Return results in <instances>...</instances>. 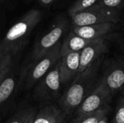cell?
Returning a JSON list of instances; mask_svg holds the SVG:
<instances>
[{
	"label": "cell",
	"mask_w": 124,
	"mask_h": 123,
	"mask_svg": "<svg viewBox=\"0 0 124 123\" xmlns=\"http://www.w3.org/2000/svg\"><path fill=\"white\" fill-rule=\"evenodd\" d=\"M104 56L97 60L91 67L79 73L62 93L57 104L62 112L69 117L74 114L86 96L97 86Z\"/></svg>",
	"instance_id": "obj_1"
},
{
	"label": "cell",
	"mask_w": 124,
	"mask_h": 123,
	"mask_svg": "<svg viewBox=\"0 0 124 123\" xmlns=\"http://www.w3.org/2000/svg\"><path fill=\"white\" fill-rule=\"evenodd\" d=\"M43 17L44 12L40 9L28 10L0 38V47L7 54L17 56L27 45L31 32L41 22Z\"/></svg>",
	"instance_id": "obj_2"
},
{
	"label": "cell",
	"mask_w": 124,
	"mask_h": 123,
	"mask_svg": "<svg viewBox=\"0 0 124 123\" xmlns=\"http://www.w3.org/2000/svg\"><path fill=\"white\" fill-rule=\"evenodd\" d=\"M70 29V21L68 14L57 15L49 28L36 40L31 52V62L39 59L61 42V39L67 35Z\"/></svg>",
	"instance_id": "obj_3"
},
{
	"label": "cell",
	"mask_w": 124,
	"mask_h": 123,
	"mask_svg": "<svg viewBox=\"0 0 124 123\" xmlns=\"http://www.w3.org/2000/svg\"><path fill=\"white\" fill-rule=\"evenodd\" d=\"M61 44L62 41L54 46L44 57L30 62L24 70H21L22 83H24L25 89L28 91L33 89L37 83L60 61L61 59Z\"/></svg>",
	"instance_id": "obj_4"
},
{
	"label": "cell",
	"mask_w": 124,
	"mask_h": 123,
	"mask_svg": "<svg viewBox=\"0 0 124 123\" xmlns=\"http://www.w3.org/2000/svg\"><path fill=\"white\" fill-rule=\"evenodd\" d=\"M59 62L33 87V98L39 104H57L62 95Z\"/></svg>",
	"instance_id": "obj_5"
},
{
	"label": "cell",
	"mask_w": 124,
	"mask_h": 123,
	"mask_svg": "<svg viewBox=\"0 0 124 123\" xmlns=\"http://www.w3.org/2000/svg\"><path fill=\"white\" fill-rule=\"evenodd\" d=\"M122 12L104 6L93 5L70 17L71 27H80L103 22L119 24Z\"/></svg>",
	"instance_id": "obj_6"
},
{
	"label": "cell",
	"mask_w": 124,
	"mask_h": 123,
	"mask_svg": "<svg viewBox=\"0 0 124 123\" xmlns=\"http://www.w3.org/2000/svg\"><path fill=\"white\" fill-rule=\"evenodd\" d=\"M113 94L104 80L100 78L97 86L74 112V116L91 114L109 107Z\"/></svg>",
	"instance_id": "obj_7"
},
{
	"label": "cell",
	"mask_w": 124,
	"mask_h": 123,
	"mask_svg": "<svg viewBox=\"0 0 124 123\" xmlns=\"http://www.w3.org/2000/svg\"><path fill=\"white\" fill-rule=\"evenodd\" d=\"M21 83V70L15 64L7 76L0 84V111L6 110L10 106L17 88Z\"/></svg>",
	"instance_id": "obj_8"
},
{
	"label": "cell",
	"mask_w": 124,
	"mask_h": 123,
	"mask_svg": "<svg viewBox=\"0 0 124 123\" xmlns=\"http://www.w3.org/2000/svg\"><path fill=\"white\" fill-rule=\"evenodd\" d=\"M107 38L108 37L94 40L81 51L79 73L91 67L108 51V42Z\"/></svg>",
	"instance_id": "obj_9"
},
{
	"label": "cell",
	"mask_w": 124,
	"mask_h": 123,
	"mask_svg": "<svg viewBox=\"0 0 124 123\" xmlns=\"http://www.w3.org/2000/svg\"><path fill=\"white\" fill-rule=\"evenodd\" d=\"M68 117L57 104H40L28 123H68Z\"/></svg>",
	"instance_id": "obj_10"
},
{
	"label": "cell",
	"mask_w": 124,
	"mask_h": 123,
	"mask_svg": "<svg viewBox=\"0 0 124 123\" xmlns=\"http://www.w3.org/2000/svg\"><path fill=\"white\" fill-rule=\"evenodd\" d=\"M118 25L113 22H103L80 27L70 26V30L84 39L93 41L108 37L117 28Z\"/></svg>",
	"instance_id": "obj_11"
},
{
	"label": "cell",
	"mask_w": 124,
	"mask_h": 123,
	"mask_svg": "<svg viewBox=\"0 0 124 123\" xmlns=\"http://www.w3.org/2000/svg\"><path fill=\"white\" fill-rule=\"evenodd\" d=\"M113 96L124 87V59H118L110 64L101 77Z\"/></svg>",
	"instance_id": "obj_12"
},
{
	"label": "cell",
	"mask_w": 124,
	"mask_h": 123,
	"mask_svg": "<svg viewBox=\"0 0 124 123\" xmlns=\"http://www.w3.org/2000/svg\"><path fill=\"white\" fill-rule=\"evenodd\" d=\"M80 52H74L61 57L59 61L60 81L62 86L70 84L79 73Z\"/></svg>",
	"instance_id": "obj_13"
},
{
	"label": "cell",
	"mask_w": 124,
	"mask_h": 123,
	"mask_svg": "<svg viewBox=\"0 0 124 123\" xmlns=\"http://www.w3.org/2000/svg\"><path fill=\"white\" fill-rule=\"evenodd\" d=\"M93 41L84 39L76 35L70 29L62 41L60 47V56L62 57L70 53L79 52Z\"/></svg>",
	"instance_id": "obj_14"
},
{
	"label": "cell",
	"mask_w": 124,
	"mask_h": 123,
	"mask_svg": "<svg viewBox=\"0 0 124 123\" xmlns=\"http://www.w3.org/2000/svg\"><path fill=\"white\" fill-rule=\"evenodd\" d=\"M38 107L22 102L14 114L5 123H28L33 116L36 113Z\"/></svg>",
	"instance_id": "obj_15"
},
{
	"label": "cell",
	"mask_w": 124,
	"mask_h": 123,
	"mask_svg": "<svg viewBox=\"0 0 124 123\" xmlns=\"http://www.w3.org/2000/svg\"><path fill=\"white\" fill-rule=\"evenodd\" d=\"M110 111L109 107L95 112L74 116V117L68 123H98V122L105 116L108 115Z\"/></svg>",
	"instance_id": "obj_16"
},
{
	"label": "cell",
	"mask_w": 124,
	"mask_h": 123,
	"mask_svg": "<svg viewBox=\"0 0 124 123\" xmlns=\"http://www.w3.org/2000/svg\"><path fill=\"white\" fill-rule=\"evenodd\" d=\"M99 0H75L67 10V14L70 17L74 14L84 11L94 5Z\"/></svg>",
	"instance_id": "obj_17"
},
{
	"label": "cell",
	"mask_w": 124,
	"mask_h": 123,
	"mask_svg": "<svg viewBox=\"0 0 124 123\" xmlns=\"http://www.w3.org/2000/svg\"><path fill=\"white\" fill-rule=\"evenodd\" d=\"M12 54H7L0 60V84L7 76L15 64V57Z\"/></svg>",
	"instance_id": "obj_18"
},
{
	"label": "cell",
	"mask_w": 124,
	"mask_h": 123,
	"mask_svg": "<svg viewBox=\"0 0 124 123\" xmlns=\"http://www.w3.org/2000/svg\"><path fill=\"white\" fill-rule=\"evenodd\" d=\"M112 123H124V97L121 96L117 104Z\"/></svg>",
	"instance_id": "obj_19"
},
{
	"label": "cell",
	"mask_w": 124,
	"mask_h": 123,
	"mask_svg": "<svg viewBox=\"0 0 124 123\" xmlns=\"http://www.w3.org/2000/svg\"><path fill=\"white\" fill-rule=\"evenodd\" d=\"M95 5L108 7L121 12L124 10V0H99Z\"/></svg>",
	"instance_id": "obj_20"
},
{
	"label": "cell",
	"mask_w": 124,
	"mask_h": 123,
	"mask_svg": "<svg viewBox=\"0 0 124 123\" xmlns=\"http://www.w3.org/2000/svg\"><path fill=\"white\" fill-rule=\"evenodd\" d=\"M36 1L40 6L46 8L51 7L57 1V0H36Z\"/></svg>",
	"instance_id": "obj_21"
},
{
	"label": "cell",
	"mask_w": 124,
	"mask_h": 123,
	"mask_svg": "<svg viewBox=\"0 0 124 123\" xmlns=\"http://www.w3.org/2000/svg\"><path fill=\"white\" fill-rule=\"evenodd\" d=\"M98 123H109V120H108V115L103 117L98 122Z\"/></svg>",
	"instance_id": "obj_22"
},
{
	"label": "cell",
	"mask_w": 124,
	"mask_h": 123,
	"mask_svg": "<svg viewBox=\"0 0 124 123\" xmlns=\"http://www.w3.org/2000/svg\"><path fill=\"white\" fill-rule=\"evenodd\" d=\"M7 54V53H6V52H5L0 47V60H1V59L4 57V56H6Z\"/></svg>",
	"instance_id": "obj_23"
},
{
	"label": "cell",
	"mask_w": 124,
	"mask_h": 123,
	"mask_svg": "<svg viewBox=\"0 0 124 123\" xmlns=\"http://www.w3.org/2000/svg\"><path fill=\"white\" fill-rule=\"evenodd\" d=\"M120 23L124 25V10L122 12V14H121V22H120Z\"/></svg>",
	"instance_id": "obj_24"
},
{
	"label": "cell",
	"mask_w": 124,
	"mask_h": 123,
	"mask_svg": "<svg viewBox=\"0 0 124 123\" xmlns=\"http://www.w3.org/2000/svg\"><path fill=\"white\" fill-rule=\"evenodd\" d=\"M120 93L121 94V96H124V87L123 88V89L120 91Z\"/></svg>",
	"instance_id": "obj_25"
},
{
	"label": "cell",
	"mask_w": 124,
	"mask_h": 123,
	"mask_svg": "<svg viewBox=\"0 0 124 123\" xmlns=\"http://www.w3.org/2000/svg\"><path fill=\"white\" fill-rule=\"evenodd\" d=\"M1 1H3V0H0V2H1Z\"/></svg>",
	"instance_id": "obj_26"
},
{
	"label": "cell",
	"mask_w": 124,
	"mask_h": 123,
	"mask_svg": "<svg viewBox=\"0 0 124 123\" xmlns=\"http://www.w3.org/2000/svg\"><path fill=\"white\" fill-rule=\"evenodd\" d=\"M28 1H32V0H28Z\"/></svg>",
	"instance_id": "obj_27"
},
{
	"label": "cell",
	"mask_w": 124,
	"mask_h": 123,
	"mask_svg": "<svg viewBox=\"0 0 124 123\" xmlns=\"http://www.w3.org/2000/svg\"></svg>",
	"instance_id": "obj_28"
}]
</instances>
